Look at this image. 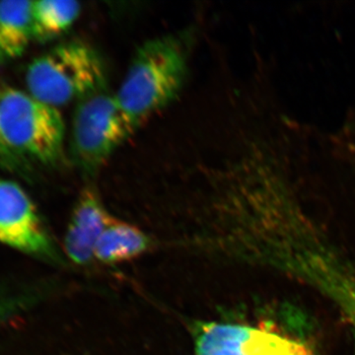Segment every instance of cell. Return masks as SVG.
Segmentation results:
<instances>
[{
  "label": "cell",
  "mask_w": 355,
  "mask_h": 355,
  "mask_svg": "<svg viewBox=\"0 0 355 355\" xmlns=\"http://www.w3.org/2000/svg\"><path fill=\"white\" fill-rule=\"evenodd\" d=\"M186 73L187 51L181 39L160 37L140 46L116 93L135 130L176 98Z\"/></svg>",
  "instance_id": "obj_1"
},
{
  "label": "cell",
  "mask_w": 355,
  "mask_h": 355,
  "mask_svg": "<svg viewBox=\"0 0 355 355\" xmlns=\"http://www.w3.org/2000/svg\"><path fill=\"white\" fill-rule=\"evenodd\" d=\"M25 81L30 95L57 109L107 84L101 58L81 42L58 44L35 58Z\"/></svg>",
  "instance_id": "obj_2"
},
{
  "label": "cell",
  "mask_w": 355,
  "mask_h": 355,
  "mask_svg": "<svg viewBox=\"0 0 355 355\" xmlns=\"http://www.w3.org/2000/svg\"><path fill=\"white\" fill-rule=\"evenodd\" d=\"M0 132L7 146L21 158L53 164L64 153L65 127L57 108L28 92L0 88Z\"/></svg>",
  "instance_id": "obj_3"
},
{
  "label": "cell",
  "mask_w": 355,
  "mask_h": 355,
  "mask_svg": "<svg viewBox=\"0 0 355 355\" xmlns=\"http://www.w3.org/2000/svg\"><path fill=\"white\" fill-rule=\"evenodd\" d=\"M135 130L107 84L95 89L74 109L71 146L77 164L83 171H97Z\"/></svg>",
  "instance_id": "obj_4"
},
{
  "label": "cell",
  "mask_w": 355,
  "mask_h": 355,
  "mask_svg": "<svg viewBox=\"0 0 355 355\" xmlns=\"http://www.w3.org/2000/svg\"><path fill=\"white\" fill-rule=\"evenodd\" d=\"M196 355H317L298 338L263 326L207 323L198 327Z\"/></svg>",
  "instance_id": "obj_5"
},
{
  "label": "cell",
  "mask_w": 355,
  "mask_h": 355,
  "mask_svg": "<svg viewBox=\"0 0 355 355\" xmlns=\"http://www.w3.org/2000/svg\"><path fill=\"white\" fill-rule=\"evenodd\" d=\"M0 243L50 259L55 250L31 198L22 187L0 178Z\"/></svg>",
  "instance_id": "obj_6"
},
{
  "label": "cell",
  "mask_w": 355,
  "mask_h": 355,
  "mask_svg": "<svg viewBox=\"0 0 355 355\" xmlns=\"http://www.w3.org/2000/svg\"><path fill=\"white\" fill-rule=\"evenodd\" d=\"M112 219L96 191L85 189L77 200L65 236L69 258L86 263L95 257L96 244Z\"/></svg>",
  "instance_id": "obj_7"
},
{
  "label": "cell",
  "mask_w": 355,
  "mask_h": 355,
  "mask_svg": "<svg viewBox=\"0 0 355 355\" xmlns=\"http://www.w3.org/2000/svg\"><path fill=\"white\" fill-rule=\"evenodd\" d=\"M33 1L0 2V65L22 57L34 41Z\"/></svg>",
  "instance_id": "obj_8"
},
{
  "label": "cell",
  "mask_w": 355,
  "mask_h": 355,
  "mask_svg": "<svg viewBox=\"0 0 355 355\" xmlns=\"http://www.w3.org/2000/svg\"><path fill=\"white\" fill-rule=\"evenodd\" d=\"M148 246V238L139 229L112 219L96 244L95 257L107 263L130 260L144 253Z\"/></svg>",
  "instance_id": "obj_9"
},
{
  "label": "cell",
  "mask_w": 355,
  "mask_h": 355,
  "mask_svg": "<svg viewBox=\"0 0 355 355\" xmlns=\"http://www.w3.org/2000/svg\"><path fill=\"white\" fill-rule=\"evenodd\" d=\"M80 12V3L74 0L33 1L34 40L42 42L60 36L76 23Z\"/></svg>",
  "instance_id": "obj_10"
},
{
  "label": "cell",
  "mask_w": 355,
  "mask_h": 355,
  "mask_svg": "<svg viewBox=\"0 0 355 355\" xmlns=\"http://www.w3.org/2000/svg\"><path fill=\"white\" fill-rule=\"evenodd\" d=\"M29 297L23 292L0 288V327L24 309Z\"/></svg>",
  "instance_id": "obj_11"
},
{
  "label": "cell",
  "mask_w": 355,
  "mask_h": 355,
  "mask_svg": "<svg viewBox=\"0 0 355 355\" xmlns=\"http://www.w3.org/2000/svg\"><path fill=\"white\" fill-rule=\"evenodd\" d=\"M23 161L19 155L11 150L0 132V169L9 172H18L22 169Z\"/></svg>",
  "instance_id": "obj_12"
}]
</instances>
